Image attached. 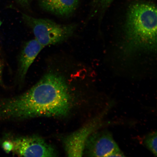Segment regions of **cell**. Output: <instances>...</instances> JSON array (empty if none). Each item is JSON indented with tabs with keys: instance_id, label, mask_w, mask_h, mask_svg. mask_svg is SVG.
<instances>
[{
	"instance_id": "cell-1",
	"label": "cell",
	"mask_w": 157,
	"mask_h": 157,
	"mask_svg": "<svg viewBox=\"0 0 157 157\" xmlns=\"http://www.w3.org/2000/svg\"><path fill=\"white\" fill-rule=\"evenodd\" d=\"M72 104L71 96L63 76L50 72L20 95L0 98V121L65 117Z\"/></svg>"
},
{
	"instance_id": "cell-2",
	"label": "cell",
	"mask_w": 157,
	"mask_h": 157,
	"mask_svg": "<svg viewBox=\"0 0 157 157\" xmlns=\"http://www.w3.org/2000/svg\"><path fill=\"white\" fill-rule=\"evenodd\" d=\"M157 18V8L153 3L137 2L130 6L124 26V54L156 52Z\"/></svg>"
},
{
	"instance_id": "cell-3",
	"label": "cell",
	"mask_w": 157,
	"mask_h": 157,
	"mask_svg": "<svg viewBox=\"0 0 157 157\" xmlns=\"http://www.w3.org/2000/svg\"><path fill=\"white\" fill-rule=\"evenodd\" d=\"M22 18L32 29L35 39L44 47L67 40L77 27L75 24H58L50 19L35 18L24 13H22Z\"/></svg>"
},
{
	"instance_id": "cell-4",
	"label": "cell",
	"mask_w": 157,
	"mask_h": 157,
	"mask_svg": "<svg viewBox=\"0 0 157 157\" xmlns=\"http://www.w3.org/2000/svg\"><path fill=\"white\" fill-rule=\"evenodd\" d=\"M105 114V111L65 138L64 149L68 157L83 156L88 139L102 125V121Z\"/></svg>"
},
{
	"instance_id": "cell-5",
	"label": "cell",
	"mask_w": 157,
	"mask_h": 157,
	"mask_svg": "<svg viewBox=\"0 0 157 157\" xmlns=\"http://www.w3.org/2000/svg\"><path fill=\"white\" fill-rule=\"evenodd\" d=\"M85 153L90 157H123L124 154L107 131H96L86 143Z\"/></svg>"
},
{
	"instance_id": "cell-6",
	"label": "cell",
	"mask_w": 157,
	"mask_h": 157,
	"mask_svg": "<svg viewBox=\"0 0 157 157\" xmlns=\"http://www.w3.org/2000/svg\"><path fill=\"white\" fill-rule=\"evenodd\" d=\"M14 144L13 151L25 157H55L53 147L38 136H24L12 139Z\"/></svg>"
},
{
	"instance_id": "cell-7",
	"label": "cell",
	"mask_w": 157,
	"mask_h": 157,
	"mask_svg": "<svg viewBox=\"0 0 157 157\" xmlns=\"http://www.w3.org/2000/svg\"><path fill=\"white\" fill-rule=\"evenodd\" d=\"M44 48L35 39L25 44L18 59L17 75L20 81L24 80L29 68Z\"/></svg>"
},
{
	"instance_id": "cell-8",
	"label": "cell",
	"mask_w": 157,
	"mask_h": 157,
	"mask_svg": "<svg viewBox=\"0 0 157 157\" xmlns=\"http://www.w3.org/2000/svg\"><path fill=\"white\" fill-rule=\"evenodd\" d=\"M80 0H38L41 8L54 15L70 16L77 8Z\"/></svg>"
},
{
	"instance_id": "cell-9",
	"label": "cell",
	"mask_w": 157,
	"mask_h": 157,
	"mask_svg": "<svg viewBox=\"0 0 157 157\" xmlns=\"http://www.w3.org/2000/svg\"><path fill=\"white\" fill-rule=\"evenodd\" d=\"M145 144L147 148L155 156L157 154V133L156 131L149 133L145 139Z\"/></svg>"
},
{
	"instance_id": "cell-10",
	"label": "cell",
	"mask_w": 157,
	"mask_h": 157,
	"mask_svg": "<svg viewBox=\"0 0 157 157\" xmlns=\"http://www.w3.org/2000/svg\"><path fill=\"white\" fill-rule=\"evenodd\" d=\"M115 0H94L93 6L95 13L99 11L101 13H104Z\"/></svg>"
},
{
	"instance_id": "cell-11",
	"label": "cell",
	"mask_w": 157,
	"mask_h": 157,
	"mask_svg": "<svg viewBox=\"0 0 157 157\" xmlns=\"http://www.w3.org/2000/svg\"><path fill=\"white\" fill-rule=\"evenodd\" d=\"M1 146L4 151L7 153H9L13 151L14 148V144L12 140H5L0 142Z\"/></svg>"
},
{
	"instance_id": "cell-12",
	"label": "cell",
	"mask_w": 157,
	"mask_h": 157,
	"mask_svg": "<svg viewBox=\"0 0 157 157\" xmlns=\"http://www.w3.org/2000/svg\"><path fill=\"white\" fill-rule=\"evenodd\" d=\"M16 1L21 7L28 8L30 6L32 0H16Z\"/></svg>"
},
{
	"instance_id": "cell-13",
	"label": "cell",
	"mask_w": 157,
	"mask_h": 157,
	"mask_svg": "<svg viewBox=\"0 0 157 157\" xmlns=\"http://www.w3.org/2000/svg\"><path fill=\"white\" fill-rule=\"evenodd\" d=\"M3 65L2 62V61L1 59H0V86L3 87H5V85L3 83L2 78L3 69Z\"/></svg>"
},
{
	"instance_id": "cell-14",
	"label": "cell",
	"mask_w": 157,
	"mask_h": 157,
	"mask_svg": "<svg viewBox=\"0 0 157 157\" xmlns=\"http://www.w3.org/2000/svg\"><path fill=\"white\" fill-rule=\"evenodd\" d=\"M1 21H0V25H1Z\"/></svg>"
}]
</instances>
